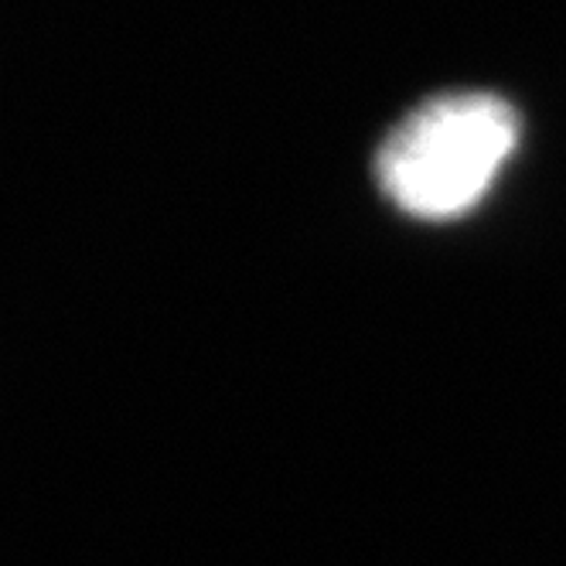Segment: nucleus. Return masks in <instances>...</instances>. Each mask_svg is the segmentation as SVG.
I'll use <instances>...</instances> for the list:
<instances>
[{"instance_id":"nucleus-1","label":"nucleus","mask_w":566,"mask_h":566,"mask_svg":"<svg viewBox=\"0 0 566 566\" xmlns=\"http://www.w3.org/2000/svg\"><path fill=\"white\" fill-rule=\"evenodd\" d=\"M518 113L495 93L427 99L379 147V188L413 219H458L489 195L518 147Z\"/></svg>"}]
</instances>
